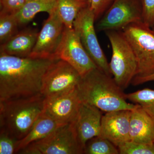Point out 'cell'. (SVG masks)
Instances as JSON below:
<instances>
[{
    "mask_svg": "<svg viewBox=\"0 0 154 154\" xmlns=\"http://www.w3.org/2000/svg\"><path fill=\"white\" fill-rule=\"evenodd\" d=\"M55 60L0 52V102L41 94L43 77Z\"/></svg>",
    "mask_w": 154,
    "mask_h": 154,
    "instance_id": "6da1fadb",
    "label": "cell"
},
{
    "mask_svg": "<svg viewBox=\"0 0 154 154\" xmlns=\"http://www.w3.org/2000/svg\"><path fill=\"white\" fill-rule=\"evenodd\" d=\"M112 77L98 68L82 77L76 87L82 102L106 113L136 108L139 105L127 102L125 94Z\"/></svg>",
    "mask_w": 154,
    "mask_h": 154,
    "instance_id": "7a4b0ae2",
    "label": "cell"
},
{
    "mask_svg": "<svg viewBox=\"0 0 154 154\" xmlns=\"http://www.w3.org/2000/svg\"><path fill=\"white\" fill-rule=\"evenodd\" d=\"M42 94L28 98L0 102V129L20 140L29 133L43 112Z\"/></svg>",
    "mask_w": 154,
    "mask_h": 154,
    "instance_id": "3957f363",
    "label": "cell"
},
{
    "mask_svg": "<svg viewBox=\"0 0 154 154\" xmlns=\"http://www.w3.org/2000/svg\"><path fill=\"white\" fill-rule=\"evenodd\" d=\"M105 33L112 47L110 72L116 83L123 90L131 84L136 75V58L122 30H107Z\"/></svg>",
    "mask_w": 154,
    "mask_h": 154,
    "instance_id": "277c9868",
    "label": "cell"
},
{
    "mask_svg": "<svg viewBox=\"0 0 154 154\" xmlns=\"http://www.w3.org/2000/svg\"><path fill=\"white\" fill-rule=\"evenodd\" d=\"M23 154H82L83 147L73 122L60 125L46 137L28 145L18 152Z\"/></svg>",
    "mask_w": 154,
    "mask_h": 154,
    "instance_id": "5b68a950",
    "label": "cell"
},
{
    "mask_svg": "<svg viewBox=\"0 0 154 154\" xmlns=\"http://www.w3.org/2000/svg\"><path fill=\"white\" fill-rule=\"evenodd\" d=\"M137 61V77L154 73V31L142 22L132 23L122 30Z\"/></svg>",
    "mask_w": 154,
    "mask_h": 154,
    "instance_id": "8992f818",
    "label": "cell"
},
{
    "mask_svg": "<svg viewBox=\"0 0 154 154\" xmlns=\"http://www.w3.org/2000/svg\"><path fill=\"white\" fill-rule=\"evenodd\" d=\"M95 16L91 6L79 13L73 24V28L78 34L81 43L97 68L112 76L104 51L99 44L95 31Z\"/></svg>",
    "mask_w": 154,
    "mask_h": 154,
    "instance_id": "52a82bcc",
    "label": "cell"
},
{
    "mask_svg": "<svg viewBox=\"0 0 154 154\" xmlns=\"http://www.w3.org/2000/svg\"><path fill=\"white\" fill-rule=\"evenodd\" d=\"M142 22L141 0H113L98 20L96 30L105 31L122 30L132 23Z\"/></svg>",
    "mask_w": 154,
    "mask_h": 154,
    "instance_id": "ba28073f",
    "label": "cell"
},
{
    "mask_svg": "<svg viewBox=\"0 0 154 154\" xmlns=\"http://www.w3.org/2000/svg\"><path fill=\"white\" fill-rule=\"evenodd\" d=\"M65 28L55 8L44 21L29 57L58 60L57 53Z\"/></svg>",
    "mask_w": 154,
    "mask_h": 154,
    "instance_id": "9c48e42d",
    "label": "cell"
},
{
    "mask_svg": "<svg viewBox=\"0 0 154 154\" xmlns=\"http://www.w3.org/2000/svg\"><path fill=\"white\" fill-rule=\"evenodd\" d=\"M81 78L69 64L62 60H57L44 75L41 94L48 97L70 91L76 88Z\"/></svg>",
    "mask_w": 154,
    "mask_h": 154,
    "instance_id": "30bf717a",
    "label": "cell"
},
{
    "mask_svg": "<svg viewBox=\"0 0 154 154\" xmlns=\"http://www.w3.org/2000/svg\"><path fill=\"white\" fill-rule=\"evenodd\" d=\"M57 59L65 61L76 70L81 76L97 68L88 55L73 28H65L57 53Z\"/></svg>",
    "mask_w": 154,
    "mask_h": 154,
    "instance_id": "8fae6325",
    "label": "cell"
},
{
    "mask_svg": "<svg viewBox=\"0 0 154 154\" xmlns=\"http://www.w3.org/2000/svg\"><path fill=\"white\" fill-rule=\"evenodd\" d=\"M82 102L75 88L65 93L45 97L43 112L60 125L73 123Z\"/></svg>",
    "mask_w": 154,
    "mask_h": 154,
    "instance_id": "7c38bea8",
    "label": "cell"
},
{
    "mask_svg": "<svg viewBox=\"0 0 154 154\" xmlns=\"http://www.w3.org/2000/svg\"><path fill=\"white\" fill-rule=\"evenodd\" d=\"M131 110H116L102 116L99 136L118 147L130 140V119Z\"/></svg>",
    "mask_w": 154,
    "mask_h": 154,
    "instance_id": "4fadbf2b",
    "label": "cell"
},
{
    "mask_svg": "<svg viewBox=\"0 0 154 154\" xmlns=\"http://www.w3.org/2000/svg\"><path fill=\"white\" fill-rule=\"evenodd\" d=\"M102 110L95 106L82 102L73 123L79 140L83 147L89 140L100 133Z\"/></svg>",
    "mask_w": 154,
    "mask_h": 154,
    "instance_id": "5bb4252c",
    "label": "cell"
},
{
    "mask_svg": "<svg viewBox=\"0 0 154 154\" xmlns=\"http://www.w3.org/2000/svg\"><path fill=\"white\" fill-rule=\"evenodd\" d=\"M129 135L130 140L143 143H153L154 120L139 105L131 110Z\"/></svg>",
    "mask_w": 154,
    "mask_h": 154,
    "instance_id": "9a60e30c",
    "label": "cell"
},
{
    "mask_svg": "<svg viewBox=\"0 0 154 154\" xmlns=\"http://www.w3.org/2000/svg\"><path fill=\"white\" fill-rule=\"evenodd\" d=\"M38 33L36 29L32 28L19 31L1 45L0 52L18 57H29L36 44Z\"/></svg>",
    "mask_w": 154,
    "mask_h": 154,
    "instance_id": "2e32d148",
    "label": "cell"
},
{
    "mask_svg": "<svg viewBox=\"0 0 154 154\" xmlns=\"http://www.w3.org/2000/svg\"><path fill=\"white\" fill-rule=\"evenodd\" d=\"M60 125L43 112L37 119L29 133L19 141L17 153L28 145L46 137Z\"/></svg>",
    "mask_w": 154,
    "mask_h": 154,
    "instance_id": "e0dca14e",
    "label": "cell"
},
{
    "mask_svg": "<svg viewBox=\"0 0 154 154\" xmlns=\"http://www.w3.org/2000/svg\"><path fill=\"white\" fill-rule=\"evenodd\" d=\"M91 6L89 0H56L55 9L66 28H73L75 19L83 9Z\"/></svg>",
    "mask_w": 154,
    "mask_h": 154,
    "instance_id": "ac0fdd59",
    "label": "cell"
},
{
    "mask_svg": "<svg viewBox=\"0 0 154 154\" xmlns=\"http://www.w3.org/2000/svg\"><path fill=\"white\" fill-rule=\"evenodd\" d=\"M55 4L56 0H28L16 14L19 25L28 24L40 12L50 14L55 9Z\"/></svg>",
    "mask_w": 154,
    "mask_h": 154,
    "instance_id": "d6986e66",
    "label": "cell"
},
{
    "mask_svg": "<svg viewBox=\"0 0 154 154\" xmlns=\"http://www.w3.org/2000/svg\"><path fill=\"white\" fill-rule=\"evenodd\" d=\"M127 100L139 105L154 121V90L146 88L125 94Z\"/></svg>",
    "mask_w": 154,
    "mask_h": 154,
    "instance_id": "ffe728a7",
    "label": "cell"
},
{
    "mask_svg": "<svg viewBox=\"0 0 154 154\" xmlns=\"http://www.w3.org/2000/svg\"><path fill=\"white\" fill-rule=\"evenodd\" d=\"M85 154H118V148L109 140L102 137H95L87 141L85 146Z\"/></svg>",
    "mask_w": 154,
    "mask_h": 154,
    "instance_id": "44dd1931",
    "label": "cell"
},
{
    "mask_svg": "<svg viewBox=\"0 0 154 154\" xmlns=\"http://www.w3.org/2000/svg\"><path fill=\"white\" fill-rule=\"evenodd\" d=\"M19 26L16 14L0 13V42H6L18 33Z\"/></svg>",
    "mask_w": 154,
    "mask_h": 154,
    "instance_id": "7402d4cb",
    "label": "cell"
},
{
    "mask_svg": "<svg viewBox=\"0 0 154 154\" xmlns=\"http://www.w3.org/2000/svg\"><path fill=\"white\" fill-rule=\"evenodd\" d=\"M120 154H154V143L128 141L117 147Z\"/></svg>",
    "mask_w": 154,
    "mask_h": 154,
    "instance_id": "603a6c76",
    "label": "cell"
},
{
    "mask_svg": "<svg viewBox=\"0 0 154 154\" xmlns=\"http://www.w3.org/2000/svg\"><path fill=\"white\" fill-rule=\"evenodd\" d=\"M19 140L3 129H0V154L17 153Z\"/></svg>",
    "mask_w": 154,
    "mask_h": 154,
    "instance_id": "cb8c5ba5",
    "label": "cell"
},
{
    "mask_svg": "<svg viewBox=\"0 0 154 154\" xmlns=\"http://www.w3.org/2000/svg\"><path fill=\"white\" fill-rule=\"evenodd\" d=\"M142 22L152 28L154 26V0H141Z\"/></svg>",
    "mask_w": 154,
    "mask_h": 154,
    "instance_id": "d4e9b609",
    "label": "cell"
},
{
    "mask_svg": "<svg viewBox=\"0 0 154 154\" xmlns=\"http://www.w3.org/2000/svg\"><path fill=\"white\" fill-rule=\"evenodd\" d=\"M28 0H1V12L7 14H17Z\"/></svg>",
    "mask_w": 154,
    "mask_h": 154,
    "instance_id": "484cf974",
    "label": "cell"
},
{
    "mask_svg": "<svg viewBox=\"0 0 154 154\" xmlns=\"http://www.w3.org/2000/svg\"><path fill=\"white\" fill-rule=\"evenodd\" d=\"M113 0H91V8L95 16V21H98L105 14Z\"/></svg>",
    "mask_w": 154,
    "mask_h": 154,
    "instance_id": "4316f807",
    "label": "cell"
},
{
    "mask_svg": "<svg viewBox=\"0 0 154 154\" xmlns=\"http://www.w3.org/2000/svg\"><path fill=\"white\" fill-rule=\"evenodd\" d=\"M152 81H154V73L146 76L135 77L132 80L131 84L133 85L137 86Z\"/></svg>",
    "mask_w": 154,
    "mask_h": 154,
    "instance_id": "83f0119b",
    "label": "cell"
},
{
    "mask_svg": "<svg viewBox=\"0 0 154 154\" xmlns=\"http://www.w3.org/2000/svg\"><path fill=\"white\" fill-rule=\"evenodd\" d=\"M152 30L154 31V26L152 28Z\"/></svg>",
    "mask_w": 154,
    "mask_h": 154,
    "instance_id": "f1b7e54d",
    "label": "cell"
},
{
    "mask_svg": "<svg viewBox=\"0 0 154 154\" xmlns=\"http://www.w3.org/2000/svg\"><path fill=\"white\" fill-rule=\"evenodd\" d=\"M89 2H90V3H91V0H89Z\"/></svg>",
    "mask_w": 154,
    "mask_h": 154,
    "instance_id": "f546056e",
    "label": "cell"
},
{
    "mask_svg": "<svg viewBox=\"0 0 154 154\" xmlns=\"http://www.w3.org/2000/svg\"><path fill=\"white\" fill-rule=\"evenodd\" d=\"M153 143H154V138Z\"/></svg>",
    "mask_w": 154,
    "mask_h": 154,
    "instance_id": "4dcf8cb0",
    "label": "cell"
}]
</instances>
